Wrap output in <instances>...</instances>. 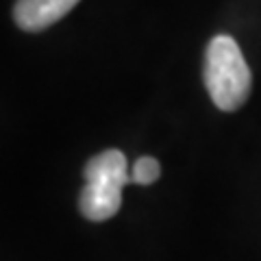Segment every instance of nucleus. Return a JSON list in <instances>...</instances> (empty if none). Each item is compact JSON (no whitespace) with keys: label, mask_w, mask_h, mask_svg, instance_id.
<instances>
[{"label":"nucleus","mask_w":261,"mask_h":261,"mask_svg":"<svg viewBox=\"0 0 261 261\" xmlns=\"http://www.w3.org/2000/svg\"><path fill=\"white\" fill-rule=\"evenodd\" d=\"M85 187L79 194V211L92 222H105L120 211L122 187L133 183L122 150L109 148L92 157L83 170Z\"/></svg>","instance_id":"obj_2"},{"label":"nucleus","mask_w":261,"mask_h":261,"mask_svg":"<svg viewBox=\"0 0 261 261\" xmlns=\"http://www.w3.org/2000/svg\"><path fill=\"white\" fill-rule=\"evenodd\" d=\"M76 5L79 0H18L13 7V20L22 31L39 33L59 22Z\"/></svg>","instance_id":"obj_3"},{"label":"nucleus","mask_w":261,"mask_h":261,"mask_svg":"<svg viewBox=\"0 0 261 261\" xmlns=\"http://www.w3.org/2000/svg\"><path fill=\"white\" fill-rule=\"evenodd\" d=\"M161 174V166L154 157H140L133 163V170H130V181L137 185H150L159 178Z\"/></svg>","instance_id":"obj_4"},{"label":"nucleus","mask_w":261,"mask_h":261,"mask_svg":"<svg viewBox=\"0 0 261 261\" xmlns=\"http://www.w3.org/2000/svg\"><path fill=\"white\" fill-rule=\"evenodd\" d=\"M202 79L211 100L220 111H238L248 100L252 74L238 42L231 35H216L209 42Z\"/></svg>","instance_id":"obj_1"}]
</instances>
